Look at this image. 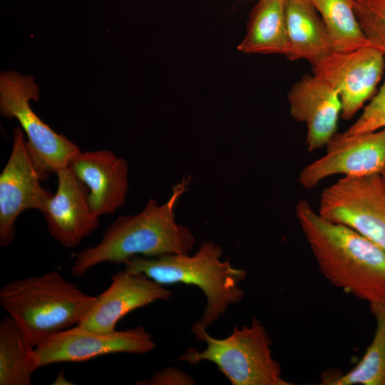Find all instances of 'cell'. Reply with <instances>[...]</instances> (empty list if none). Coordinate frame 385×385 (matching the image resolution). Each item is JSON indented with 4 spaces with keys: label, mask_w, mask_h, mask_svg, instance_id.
Returning <instances> with one entry per match:
<instances>
[{
    "label": "cell",
    "mask_w": 385,
    "mask_h": 385,
    "mask_svg": "<svg viewBox=\"0 0 385 385\" xmlns=\"http://www.w3.org/2000/svg\"><path fill=\"white\" fill-rule=\"evenodd\" d=\"M296 217L324 277L369 304H385V250L299 200Z\"/></svg>",
    "instance_id": "6da1fadb"
},
{
    "label": "cell",
    "mask_w": 385,
    "mask_h": 385,
    "mask_svg": "<svg viewBox=\"0 0 385 385\" xmlns=\"http://www.w3.org/2000/svg\"><path fill=\"white\" fill-rule=\"evenodd\" d=\"M190 180L189 176H184L173 187L165 202L159 204L150 198L138 213L118 217L97 244L76 255L71 268L72 275L81 277L105 262L124 264L135 256L189 254L195 239L188 226L176 222L175 209L188 190Z\"/></svg>",
    "instance_id": "7a4b0ae2"
},
{
    "label": "cell",
    "mask_w": 385,
    "mask_h": 385,
    "mask_svg": "<svg viewBox=\"0 0 385 385\" xmlns=\"http://www.w3.org/2000/svg\"><path fill=\"white\" fill-rule=\"evenodd\" d=\"M96 299L52 270L11 280L0 289V304L30 344L79 324Z\"/></svg>",
    "instance_id": "3957f363"
},
{
    "label": "cell",
    "mask_w": 385,
    "mask_h": 385,
    "mask_svg": "<svg viewBox=\"0 0 385 385\" xmlns=\"http://www.w3.org/2000/svg\"><path fill=\"white\" fill-rule=\"evenodd\" d=\"M222 255L220 245L205 241L193 255L135 256L124 263L125 270L143 274L163 286L183 283L199 287L207 300L200 322L207 328L244 296L239 284L245 279L246 272L222 261Z\"/></svg>",
    "instance_id": "277c9868"
},
{
    "label": "cell",
    "mask_w": 385,
    "mask_h": 385,
    "mask_svg": "<svg viewBox=\"0 0 385 385\" xmlns=\"http://www.w3.org/2000/svg\"><path fill=\"white\" fill-rule=\"evenodd\" d=\"M191 332L206 347L202 351L189 348L179 361L192 365L211 361L233 385L292 384L282 377L281 366L272 356L271 338L256 317L250 326L235 327L225 339L210 336L200 320L193 324Z\"/></svg>",
    "instance_id": "5b68a950"
},
{
    "label": "cell",
    "mask_w": 385,
    "mask_h": 385,
    "mask_svg": "<svg viewBox=\"0 0 385 385\" xmlns=\"http://www.w3.org/2000/svg\"><path fill=\"white\" fill-rule=\"evenodd\" d=\"M38 97V87L33 77L16 71L1 73L0 113L19 122L27 136L34 163L44 180L49 173L68 166L81 150L64 135L53 130L32 111L29 101H36Z\"/></svg>",
    "instance_id": "8992f818"
},
{
    "label": "cell",
    "mask_w": 385,
    "mask_h": 385,
    "mask_svg": "<svg viewBox=\"0 0 385 385\" xmlns=\"http://www.w3.org/2000/svg\"><path fill=\"white\" fill-rule=\"evenodd\" d=\"M318 212L385 250V180L381 174L339 178L322 190Z\"/></svg>",
    "instance_id": "52a82bcc"
},
{
    "label": "cell",
    "mask_w": 385,
    "mask_h": 385,
    "mask_svg": "<svg viewBox=\"0 0 385 385\" xmlns=\"http://www.w3.org/2000/svg\"><path fill=\"white\" fill-rule=\"evenodd\" d=\"M155 346L152 336L142 326L103 332L76 325L36 345L34 360L38 369L60 362H81L118 353L145 354Z\"/></svg>",
    "instance_id": "ba28073f"
},
{
    "label": "cell",
    "mask_w": 385,
    "mask_h": 385,
    "mask_svg": "<svg viewBox=\"0 0 385 385\" xmlns=\"http://www.w3.org/2000/svg\"><path fill=\"white\" fill-rule=\"evenodd\" d=\"M43 179L30 154L22 128L13 131V144L8 161L0 174V246L11 244L15 223L25 210L41 213L53 193L41 185Z\"/></svg>",
    "instance_id": "9c48e42d"
},
{
    "label": "cell",
    "mask_w": 385,
    "mask_h": 385,
    "mask_svg": "<svg viewBox=\"0 0 385 385\" xmlns=\"http://www.w3.org/2000/svg\"><path fill=\"white\" fill-rule=\"evenodd\" d=\"M314 76L335 88L341 115L351 119L371 96L385 68V54L372 45L350 52L334 51L312 64Z\"/></svg>",
    "instance_id": "30bf717a"
},
{
    "label": "cell",
    "mask_w": 385,
    "mask_h": 385,
    "mask_svg": "<svg viewBox=\"0 0 385 385\" xmlns=\"http://www.w3.org/2000/svg\"><path fill=\"white\" fill-rule=\"evenodd\" d=\"M324 155L304 166L298 182L305 189L324 179L341 174L361 177L381 174L385 168V128L358 134H335Z\"/></svg>",
    "instance_id": "8fae6325"
},
{
    "label": "cell",
    "mask_w": 385,
    "mask_h": 385,
    "mask_svg": "<svg viewBox=\"0 0 385 385\" xmlns=\"http://www.w3.org/2000/svg\"><path fill=\"white\" fill-rule=\"evenodd\" d=\"M56 191L42 214L51 237L67 248L75 247L98 226L99 216L88 201V188L68 167L56 173Z\"/></svg>",
    "instance_id": "7c38bea8"
},
{
    "label": "cell",
    "mask_w": 385,
    "mask_h": 385,
    "mask_svg": "<svg viewBox=\"0 0 385 385\" xmlns=\"http://www.w3.org/2000/svg\"><path fill=\"white\" fill-rule=\"evenodd\" d=\"M109 287L96 299L78 327L91 331L111 332L133 310L157 300H168L171 292L146 275L124 270L114 273Z\"/></svg>",
    "instance_id": "4fadbf2b"
},
{
    "label": "cell",
    "mask_w": 385,
    "mask_h": 385,
    "mask_svg": "<svg viewBox=\"0 0 385 385\" xmlns=\"http://www.w3.org/2000/svg\"><path fill=\"white\" fill-rule=\"evenodd\" d=\"M68 167L88 188V201L100 217L125 205L128 190V163L108 150L81 151Z\"/></svg>",
    "instance_id": "5bb4252c"
},
{
    "label": "cell",
    "mask_w": 385,
    "mask_h": 385,
    "mask_svg": "<svg viewBox=\"0 0 385 385\" xmlns=\"http://www.w3.org/2000/svg\"><path fill=\"white\" fill-rule=\"evenodd\" d=\"M290 113L307 127L309 152L326 146L336 134L342 102L338 91L316 77L306 76L288 93Z\"/></svg>",
    "instance_id": "9a60e30c"
},
{
    "label": "cell",
    "mask_w": 385,
    "mask_h": 385,
    "mask_svg": "<svg viewBox=\"0 0 385 385\" xmlns=\"http://www.w3.org/2000/svg\"><path fill=\"white\" fill-rule=\"evenodd\" d=\"M288 51L291 61L306 59L313 64L334 49L324 23L311 0H287Z\"/></svg>",
    "instance_id": "2e32d148"
},
{
    "label": "cell",
    "mask_w": 385,
    "mask_h": 385,
    "mask_svg": "<svg viewBox=\"0 0 385 385\" xmlns=\"http://www.w3.org/2000/svg\"><path fill=\"white\" fill-rule=\"evenodd\" d=\"M287 0H260L252 9L247 32L237 48L245 53L288 51L285 6Z\"/></svg>",
    "instance_id": "e0dca14e"
},
{
    "label": "cell",
    "mask_w": 385,
    "mask_h": 385,
    "mask_svg": "<svg viewBox=\"0 0 385 385\" xmlns=\"http://www.w3.org/2000/svg\"><path fill=\"white\" fill-rule=\"evenodd\" d=\"M34 348L9 314L0 322V385H31Z\"/></svg>",
    "instance_id": "ac0fdd59"
},
{
    "label": "cell",
    "mask_w": 385,
    "mask_h": 385,
    "mask_svg": "<svg viewBox=\"0 0 385 385\" xmlns=\"http://www.w3.org/2000/svg\"><path fill=\"white\" fill-rule=\"evenodd\" d=\"M376 321L373 339L363 357L349 372L326 377L324 385H385V304H369Z\"/></svg>",
    "instance_id": "d6986e66"
},
{
    "label": "cell",
    "mask_w": 385,
    "mask_h": 385,
    "mask_svg": "<svg viewBox=\"0 0 385 385\" xmlns=\"http://www.w3.org/2000/svg\"><path fill=\"white\" fill-rule=\"evenodd\" d=\"M321 16L334 51L350 52L371 45L354 10V0H311Z\"/></svg>",
    "instance_id": "ffe728a7"
},
{
    "label": "cell",
    "mask_w": 385,
    "mask_h": 385,
    "mask_svg": "<svg viewBox=\"0 0 385 385\" xmlns=\"http://www.w3.org/2000/svg\"><path fill=\"white\" fill-rule=\"evenodd\" d=\"M354 10L369 41L385 54V0H354Z\"/></svg>",
    "instance_id": "44dd1931"
},
{
    "label": "cell",
    "mask_w": 385,
    "mask_h": 385,
    "mask_svg": "<svg viewBox=\"0 0 385 385\" xmlns=\"http://www.w3.org/2000/svg\"><path fill=\"white\" fill-rule=\"evenodd\" d=\"M135 384L145 385H192L195 384V380L178 368L168 367L155 371L146 381H140Z\"/></svg>",
    "instance_id": "7402d4cb"
},
{
    "label": "cell",
    "mask_w": 385,
    "mask_h": 385,
    "mask_svg": "<svg viewBox=\"0 0 385 385\" xmlns=\"http://www.w3.org/2000/svg\"><path fill=\"white\" fill-rule=\"evenodd\" d=\"M70 381H68L65 377L63 374V371H61L56 378V379L53 381V384H71Z\"/></svg>",
    "instance_id": "603a6c76"
},
{
    "label": "cell",
    "mask_w": 385,
    "mask_h": 385,
    "mask_svg": "<svg viewBox=\"0 0 385 385\" xmlns=\"http://www.w3.org/2000/svg\"><path fill=\"white\" fill-rule=\"evenodd\" d=\"M381 175V176L383 177V178L385 180V168H384V169L382 170Z\"/></svg>",
    "instance_id": "cb8c5ba5"
}]
</instances>
